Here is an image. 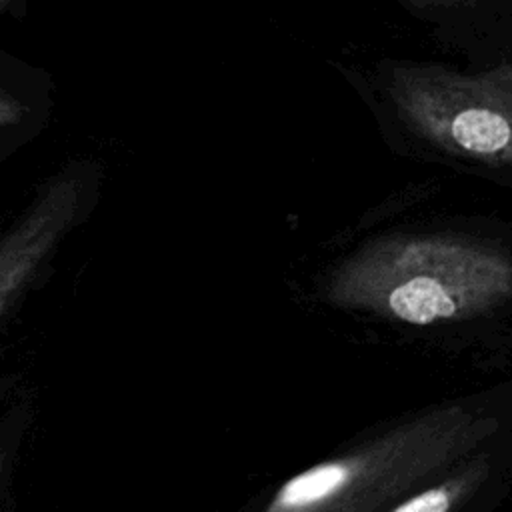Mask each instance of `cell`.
Wrapping results in <instances>:
<instances>
[{"instance_id":"obj_1","label":"cell","mask_w":512,"mask_h":512,"mask_svg":"<svg viewBox=\"0 0 512 512\" xmlns=\"http://www.w3.org/2000/svg\"><path fill=\"white\" fill-rule=\"evenodd\" d=\"M332 66L392 150L512 176V58L454 66L380 56Z\"/></svg>"},{"instance_id":"obj_2","label":"cell","mask_w":512,"mask_h":512,"mask_svg":"<svg viewBox=\"0 0 512 512\" xmlns=\"http://www.w3.org/2000/svg\"><path fill=\"white\" fill-rule=\"evenodd\" d=\"M332 300L406 324L490 310L512 294V262L460 236H398L364 248L336 274Z\"/></svg>"},{"instance_id":"obj_3","label":"cell","mask_w":512,"mask_h":512,"mask_svg":"<svg viewBox=\"0 0 512 512\" xmlns=\"http://www.w3.org/2000/svg\"><path fill=\"white\" fill-rule=\"evenodd\" d=\"M82 178L60 172L0 234V324L78 222Z\"/></svg>"},{"instance_id":"obj_4","label":"cell","mask_w":512,"mask_h":512,"mask_svg":"<svg viewBox=\"0 0 512 512\" xmlns=\"http://www.w3.org/2000/svg\"><path fill=\"white\" fill-rule=\"evenodd\" d=\"M466 66L512 58V0H392Z\"/></svg>"},{"instance_id":"obj_5","label":"cell","mask_w":512,"mask_h":512,"mask_svg":"<svg viewBox=\"0 0 512 512\" xmlns=\"http://www.w3.org/2000/svg\"><path fill=\"white\" fill-rule=\"evenodd\" d=\"M458 492L456 482H448L442 486H432L424 492H418L392 508L390 512H450L452 500Z\"/></svg>"},{"instance_id":"obj_6","label":"cell","mask_w":512,"mask_h":512,"mask_svg":"<svg viewBox=\"0 0 512 512\" xmlns=\"http://www.w3.org/2000/svg\"><path fill=\"white\" fill-rule=\"evenodd\" d=\"M24 116V106L10 94L0 92V128L16 124Z\"/></svg>"},{"instance_id":"obj_7","label":"cell","mask_w":512,"mask_h":512,"mask_svg":"<svg viewBox=\"0 0 512 512\" xmlns=\"http://www.w3.org/2000/svg\"><path fill=\"white\" fill-rule=\"evenodd\" d=\"M4 462H6V456H4V452L0 450V480H2V474H4Z\"/></svg>"}]
</instances>
